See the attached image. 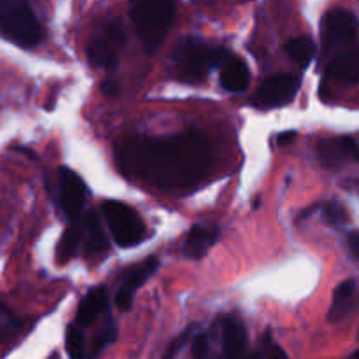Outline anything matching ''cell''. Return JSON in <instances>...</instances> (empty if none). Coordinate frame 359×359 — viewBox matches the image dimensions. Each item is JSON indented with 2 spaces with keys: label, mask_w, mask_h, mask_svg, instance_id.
<instances>
[{
  "label": "cell",
  "mask_w": 359,
  "mask_h": 359,
  "mask_svg": "<svg viewBox=\"0 0 359 359\" xmlns=\"http://www.w3.org/2000/svg\"><path fill=\"white\" fill-rule=\"evenodd\" d=\"M158 265H160L158 258L151 256V258L144 259L140 265L132 266L125 273V279H123L121 286H119L118 293H116V305H118L119 311H128L132 307L137 290L156 272Z\"/></svg>",
  "instance_id": "cell-10"
},
{
  "label": "cell",
  "mask_w": 359,
  "mask_h": 359,
  "mask_svg": "<svg viewBox=\"0 0 359 359\" xmlns=\"http://www.w3.org/2000/svg\"><path fill=\"white\" fill-rule=\"evenodd\" d=\"M56 200H58L60 210L69 219V223L79 221L83 205L86 202V186L83 179L70 168H60Z\"/></svg>",
  "instance_id": "cell-8"
},
{
  "label": "cell",
  "mask_w": 359,
  "mask_h": 359,
  "mask_svg": "<svg viewBox=\"0 0 359 359\" xmlns=\"http://www.w3.org/2000/svg\"><path fill=\"white\" fill-rule=\"evenodd\" d=\"M347 245H349L351 252L359 259V231H351L347 237Z\"/></svg>",
  "instance_id": "cell-26"
},
{
  "label": "cell",
  "mask_w": 359,
  "mask_h": 359,
  "mask_svg": "<svg viewBox=\"0 0 359 359\" xmlns=\"http://www.w3.org/2000/svg\"><path fill=\"white\" fill-rule=\"evenodd\" d=\"M219 238V228L214 224H196L186 237L182 252L189 259H202Z\"/></svg>",
  "instance_id": "cell-12"
},
{
  "label": "cell",
  "mask_w": 359,
  "mask_h": 359,
  "mask_svg": "<svg viewBox=\"0 0 359 359\" xmlns=\"http://www.w3.org/2000/svg\"><path fill=\"white\" fill-rule=\"evenodd\" d=\"M123 174L161 191L188 193L205 179L212 146L198 130L172 137H132L116 147Z\"/></svg>",
  "instance_id": "cell-1"
},
{
  "label": "cell",
  "mask_w": 359,
  "mask_h": 359,
  "mask_svg": "<svg viewBox=\"0 0 359 359\" xmlns=\"http://www.w3.org/2000/svg\"><path fill=\"white\" fill-rule=\"evenodd\" d=\"M353 356H354V358H359V349L356 351V353H354V354H353Z\"/></svg>",
  "instance_id": "cell-29"
},
{
  "label": "cell",
  "mask_w": 359,
  "mask_h": 359,
  "mask_svg": "<svg viewBox=\"0 0 359 359\" xmlns=\"http://www.w3.org/2000/svg\"><path fill=\"white\" fill-rule=\"evenodd\" d=\"M316 153H318L319 163L328 168L340 167L346 161H358L359 163V144L353 137L321 140Z\"/></svg>",
  "instance_id": "cell-9"
},
{
  "label": "cell",
  "mask_w": 359,
  "mask_h": 359,
  "mask_svg": "<svg viewBox=\"0 0 359 359\" xmlns=\"http://www.w3.org/2000/svg\"><path fill=\"white\" fill-rule=\"evenodd\" d=\"M130 18L149 53L158 49L175 18L174 0H130Z\"/></svg>",
  "instance_id": "cell-3"
},
{
  "label": "cell",
  "mask_w": 359,
  "mask_h": 359,
  "mask_svg": "<svg viewBox=\"0 0 359 359\" xmlns=\"http://www.w3.org/2000/svg\"><path fill=\"white\" fill-rule=\"evenodd\" d=\"M65 347H67V353H69L70 358L83 356V353H84V335L76 325H72V326H69V328H67Z\"/></svg>",
  "instance_id": "cell-21"
},
{
  "label": "cell",
  "mask_w": 359,
  "mask_h": 359,
  "mask_svg": "<svg viewBox=\"0 0 359 359\" xmlns=\"http://www.w3.org/2000/svg\"><path fill=\"white\" fill-rule=\"evenodd\" d=\"M248 335L237 318H226L223 323V351L226 356H241L245 349Z\"/></svg>",
  "instance_id": "cell-16"
},
{
  "label": "cell",
  "mask_w": 359,
  "mask_h": 359,
  "mask_svg": "<svg viewBox=\"0 0 359 359\" xmlns=\"http://www.w3.org/2000/svg\"><path fill=\"white\" fill-rule=\"evenodd\" d=\"M354 293H356V283L353 279L344 280L342 284H339L333 293V304L332 309L328 312V319L332 323L342 321L347 314H349L351 307H353Z\"/></svg>",
  "instance_id": "cell-18"
},
{
  "label": "cell",
  "mask_w": 359,
  "mask_h": 359,
  "mask_svg": "<svg viewBox=\"0 0 359 359\" xmlns=\"http://www.w3.org/2000/svg\"><path fill=\"white\" fill-rule=\"evenodd\" d=\"M107 293L104 287H91L84 298L81 300L79 309H77L76 321L81 328L91 326L97 321L98 316L107 309Z\"/></svg>",
  "instance_id": "cell-14"
},
{
  "label": "cell",
  "mask_w": 359,
  "mask_h": 359,
  "mask_svg": "<svg viewBox=\"0 0 359 359\" xmlns=\"http://www.w3.org/2000/svg\"><path fill=\"white\" fill-rule=\"evenodd\" d=\"M81 244H83V230H81L79 221H72L70 226L67 228L63 233L62 241L58 245V259L60 263H65L72 259L79 251Z\"/></svg>",
  "instance_id": "cell-19"
},
{
  "label": "cell",
  "mask_w": 359,
  "mask_h": 359,
  "mask_svg": "<svg viewBox=\"0 0 359 359\" xmlns=\"http://www.w3.org/2000/svg\"><path fill=\"white\" fill-rule=\"evenodd\" d=\"M326 77L346 84L359 83V46L339 53L326 67Z\"/></svg>",
  "instance_id": "cell-11"
},
{
  "label": "cell",
  "mask_w": 359,
  "mask_h": 359,
  "mask_svg": "<svg viewBox=\"0 0 359 359\" xmlns=\"http://www.w3.org/2000/svg\"><path fill=\"white\" fill-rule=\"evenodd\" d=\"M102 90H104L107 95H118V86H116L112 81H105V83L102 84Z\"/></svg>",
  "instance_id": "cell-28"
},
{
  "label": "cell",
  "mask_w": 359,
  "mask_h": 359,
  "mask_svg": "<svg viewBox=\"0 0 359 359\" xmlns=\"http://www.w3.org/2000/svg\"><path fill=\"white\" fill-rule=\"evenodd\" d=\"M102 210H104V216L111 228L112 238L119 248L128 249L144 241L146 224H144L142 217L135 212V209L118 202V200H107L102 205Z\"/></svg>",
  "instance_id": "cell-5"
},
{
  "label": "cell",
  "mask_w": 359,
  "mask_h": 359,
  "mask_svg": "<svg viewBox=\"0 0 359 359\" xmlns=\"http://www.w3.org/2000/svg\"><path fill=\"white\" fill-rule=\"evenodd\" d=\"M81 230H83V248L86 251V255L93 256L107 251V237H105L100 219H98V216L93 210L83 217Z\"/></svg>",
  "instance_id": "cell-15"
},
{
  "label": "cell",
  "mask_w": 359,
  "mask_h": 359,
  "mask_svg": "<svg viewBox=\"0 0 359 359\" xmlns=\"http://www.w3.org/2000/svg\"><path fill=\"white\" fill-rule=\"evenodd\" d=\"M230 53L223 46H210L198 37H186L172 56V67L179 81L189 84L203 83L209 72L223 67Z\"/></svg>",
  "instance_id": "cell-2"
},
{
  "label": "cell",
  "mask_w": 359,
  "mask_h": 359,
  "mask_svg": "<svg viewBox=\"0 0 359 359\" xmlns=\"http://www.w3.org/2000/svg\"><path fill=\"white\" fill-rule=\"evenodd\" d=\"M358 18L347 9H332L323 16L321 35L328 49L346 48L356 41Z\"/></svg>",
  "instance_id": "cell-7"
},
{
  "label": "cell",
  "mask_w": 359,
  "mask_h": 359,
  "mask_svg": "<svg viewBox=\"0 0 359 359\" xmlns=\"http://www.w3.org/2000/svg\"><path fill=\"white\" fill-rule=\"evenodd\" d=\"M286 53L290 55L291 60L298 63L302 67H309V63L312 62L316 55V44L311 37H305V35H300V37L291 39L286 44Z\"/></svg>",
  "instance_id": "cell-20"
},
{
  "label": "cell",
  "mask_w": 359,
  "mask_h": 359,
  "mask_svg": "<svg viewBox=\"0 0 359 359\" xmlns=\"http://www.w3.org/2000/svg\"><path fill=\"white\" fill-rule=\"evenodd\" d=\"M294 139H297V132H293V130H287V132H283L277 135V144H279V146H287V144L293 142Z\"/></svg>",
  "instance_id": "cell-27"
},
{
  "label": "cell",
  "mask_w": 359,
  "mask_h": 359,
  "mask_svg": "<svg viewBox=\"0 0 359 359\" xmlns=\"http://www.w3.org/2000/svg\"><path fill=\"white\" fill-rule=\"evenodd\" d=\"M107 35L111 37V41H114L116 44H125V28H123L121 21L114 20L107 25Z\"/></svg>",
  "instance_id": "cell-24"
},
{
  "label": "cell",
  "mask_w": 359,
  "mask_h": 359,
  "mask_svg": "<svg viewBox=\"0 0 359 359\" xmlns=\"http://www.w3.org/2000/svg\"><path fill=\"white\" fill-rule=\"evenodd\" d=\"M114 339H116V326H114V323L109 321L107 325H105L104 328H102L100 335H98L97 339H95L93 351H91V354H93V356H95V354H100L102 351H104L105 347L109 346V344L114 342Z\"/></svg>",
  "instance_id": "cell-22"
},
{
  "label": "cell",
  "mask_w": 359,
  "mask_h": 359,
  "mask_svg": "<svg viewBox=\"0 0 359 359\" xmlns=\"http://www.w3.org/2000/svg\"><path fill=\"white\" fill-rule=\"evenodd\" d=\"M302 79L297 74H277L263 81L255 91L251 104L256 109H276L286 105L297 97Z\"/></svg>",
  "instance_id": "cell-6"
},
{
  "label": "cell",
  "mask_w": 359,
  "mask_h": 359,
  "mask_svg": "<svg viewBox=\"0 0 359 359\" xmlns=\"http://www.w3.org/2000/svg\"><path fill=\"white\" fill-rule=\"evenodd\" d=\"M325 217L330 224H335V226H340L347 221V212L339 202H330L328 205L325 207Z\"/></svg>",
  "instance_id": "cell-23"
},
{
  "label": "cell",
  "mask_w": 359,
  "mask_h": 359,
  "mask_svg": "<svg viewBox=\"0 0 359 359\" xmlns=\"http://www.w3.org/2000/svg\"><path fill=\"white\" fill-rule=\"evenodd\" d=\"M86 55L88 60L93 67L98 69H116L118 65V53L112 48L111 42H107L105 39L93 37L86 46Z\"/></svg>",
  "instance_id": "cell-17"
},
{
  "label": "cell",
  "mask_w": 359,
  "mask_h": 359,
  "mask_svg": "<svg viewBox=\"0 0 359 359\" xmlns=\"http://www.w3.org/2000/svg\"><path fill=\"white\" fill-rule=\"evenodd\" d=\"M42 27L28 0H0V37L23 49L42 41Z\"/></svg>",
  "instance_id": "cell-4"
},
{
  "label": "cell",
  "mask_w": 359,
  "mask_h": 359,
  "mask_svg": "<svg viewBox=\"0 0 359 359\" xmlns=\"http://www.w3.org/2000/svg\"><path fill=\"white\" fill-rule=\"evenodd\" d=\"M207 353H209V340H207L203 333L202 335H196L195 340H193V354L196 358H203L207 356Z\"/></svg>",
  "instance_id": "cell-25"
},
{
  "label": "cell",
  "mask_w": 359,
  "mask_h": 359,
  "mask_svg": "<svg viewBox=\"0 0 359 359\" xmlns=\"http://www.w3.org/2000/svg\"><path fill=\"white\" fill-rule=\"evenodd\" d=\"M249 81H251V74L244 60L231 55L228 56L221 70V86L231 93H242L248 90Z\"/></svg>",
  "instance_id": "cell-13"
}]
</instances>
